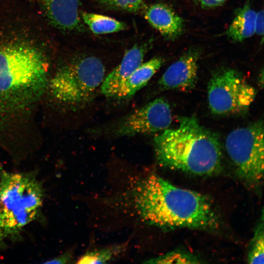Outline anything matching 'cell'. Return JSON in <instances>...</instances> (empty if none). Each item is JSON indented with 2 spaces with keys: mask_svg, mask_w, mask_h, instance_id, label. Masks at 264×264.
<instances>
[{
  "mask_svg": "<svg viewBox=\"0 0 264 264\" xmlns=\"http://www.w3.org/2000/svg\"><path fill=\"white\" fill-rule=\"evenodd\" d=\"M134 201L143 220L163 229L210 230L220 225L217 211L206 196L176 186L156 175L138 183Z\"/></svg>",
  "mask_w": 264,
  "mask_h": 264,
  "instance_id": "obj_1",
  "label": "cell"
},
{
  "mask_svg": "<svg viewBox=\"0 0 264 264\" xmlns=\"http://www.w3.org/2000/svg\"><path fill=\"white\" fill-rule=\"evenodd\" d=\"M178 125L154 138L157 160L161 166L199 176L220 170L222 152L218 136L202 126L196 116L180 117Z\"/></svg>",
  "mask_w": 264,
  "mask_h": 264,
  "instance_id": "obj_2",
  "label": "cell"
},
{
  "mask_svg": "<svg viewBox=\"0 0 264 264\" xmlns=\"http://www.w3.org/2000/svg\"><path fill=\"white\" fill-rule=\"evenodd\" d=\"M48 64L32 47L0 46V113L26 108L42 95L48 84Z\"/></svg>",
  "mask_w": 264,
  "mask_h": 264,
  "instance_id": "obj_3",
  "label": "cell"
},
{
  "mask_svg": "<svg viewBox=\"0 0 264 264\" xmlns=\"http://www.w3.org/2000/svg\"><path fill=\"white\" fill-rule=\"evenodd\" d=\"M43 199V186L34 173L0 171V250L21 237Z\"/></svg>",
  "mask_w": 264,
  "mask_h": 264,
  "instance_id": "obj_4",
  "label": "cell"
},
{
  "mask_svg": "<svg viewBox=\"0 0 264 264\" xmlns=\"http://www.w3.org/2000/svg\"><path fill=\"white\" fill-rule=\"evenodd\" d=\"M105 74L104 65L99 58L78 57L58 69L48 82L49 90L60 104L81 107L92 100Z\"/></svg>",
  "mask_w": 264,
  "mask_h": 264,
  "instance_id": "obj_5",
  "label": "cell"
},
{
  "mask_svg": "<svg viewBox=\"0 0 264 264\" xmlns=\"http://www.w3.org/2000/svg\"><path fill=\"white\" fill-rule=\"evenodd\" d=\"M264 124L258 121L231 132L225 148L238 176L250 185H256L264 178Z\"/></svg>",
  "mask_w": 264,
  "mask_h": 264,
  "instance_id": "obj_6",
  "label": "cell"
},
{
  "mask_svg": "<svg viewBox=\"0 0 264 264\" xmlns=\"http://www.w3.org/2000/svg\"><path fill=\"white\" fill-rule=\"evenodd\" d=\"M255 88L241 72L221 67L213 73L207 88L209 109L215 114H238L245 112L254 102Z\"/></svg>",
  "mask_w": 264,
  "mask_h": 264,
  "instance_id": "obj_7",
  "label": "cell"
},
{
  "mask_svg": "<svg viewBox=\"0 0 264 264\" xmlns=\"http://www.w3.org/2000/svg\"><path fill=\"white\" fill-rule=\"evenodd\" d=\"M172 122L170 105L157 98L120 119L113 132L119 137L154 133L169 128Z\"/></svg>",
  "mask_w": 264,
  "mask_h": 264,
  "instance_id": "obj_8",
  "label": "cell"
},
{
  "mask_svg": "<svg viewBox=\"0 0 264 264\" xmlns=\"http://www.w3.org/2000/svg\"><path fill=\"white\" fill-rule=\"evenodd\" d=\"M201 49L193 47L166 69L158 81L162 90L189 91L195 87L198 78V63Z\"/></svg>",
  "mask_w": 264,
  "mask_h": 264,
  "instance_id": "obj_9",
  "label": "cell"
},
{
  "mask_svg": "<svg viewBox=\"0 0 264 264\" xmlns=\"http://www.w3.org/2000/svg\"><path fill=\"white\" fill-rule=\"evenodd\" d=\"M148 45H135L125 53L120 64L103 80L101 86L103 95L108 98H113L124 81L142 63Z\"/></svg>",
  "mask_w": 264,
  "mask_h": 264,
  "instance_id": "obj_10",
  "label": "cell"
},
{
  "mask_svg": "<svg viewBox=\"0 0 264 264\" xmlns=\"http://www.w3.org/2000/svg\"><path fill=\"white\" fill-rule=\"evenodd\" d=\"M144 17L149 24L167 40L175 41L184 30L183 19L165 3L151 5L146 8Z\"/></svg>",
  "mask_w": 264,
  "mask_h": 264,
  "instance_id": "obj_11",
  "label": "cell"
},
{
  "mask_svg": "<svg viewBox=\"0 0 264 264\" xmlns=\"http://www.w3.org/2000/svg\"><path fill=\"white\" fill-rule=\"evenodd\" d=\"M49 21L67 31L81 30L79 0H39Z\"/></svg>",
  "mask_w": 264,
  "mask_h": 264,
  "instance_id": "obj_12",
  "label": "cell"
},
{
  "mask_svg": "<svg viewBox=\"0 0 264 264\" xmlns=\"http://www.w3.org/2000/svg\"><path fill=\"white\" fill-rule=\"evenodd\" d=\"M163 60L155 57L142 63L122 83L113 98L125 99L132 96L144 87L156 72L160 68Z\"/></svg>",
  "mask_w": 264,
  "mask_h": 264,
  "instance_id": "obj_13",
  "label": "cell"
},
{
  "mask_svg": "<svg viewBox=\"0 0 264 264\" xmlns=\"http://www.w3.org/2000/svg\"><path fill=\"white\" fill-rule=\"evenodd\" d=\"M256 14L249 1L238 9L226 32L227 37L234 42H241L252 37L255 33Z\"/></svg>",
  "mask_w": 264,
  "mask_h": 264,
  "instance_id": "obj_14",
  "label": "cell"
},
{
  "mask_svg": "<svg viewBox=\"0 0 264 264\" xmlns=\"http://www.w3.org/2000/svg\"><path fill=\"white\" fill-rule=\"evenodd\" d=\"M81 16L90 30L96 34L117 32L127 28L124 22L108 16L86 12H81Z\"/></svg>",
  "mask_w": 264,
  "mask_h": 264,
  "instance_id": "obj_15",
  "label": "cell"
},
{
  "mask_svg": "<svg viewBox=\"0 0 264 264\" xmlns=\"http://www.w3.org/2000/svg\"><path fill=\"white\" fill-rule=\"evenodd\" d=\"M247 261L249 264L264 263V214L258 223L248 247Z\"/></svg>",
  "mask_w": 264,
  "mask_h": 264,
  "instance_id": "obj_16",
  "label": "cell"
},
{
  "mask_svg": "<svg viewBox=\"0 0 264 264\" xmlns=\"http://www.w3.org/2000/svg\"><path fill=\"white\" fill-rule=\"evenodd\" d=\"M202 262L193 254L181 250H175L161 256L151 259L148 264H199Z\"/></svg>",
  "mask_w": 264,
  "mask_h": 264,
  "instance_id": "obj_17",
  "label": "cell"
},
{
  "mask_svg": "<svg viewBox=\"0 0 264 264\" xmlns=\"http://www.w3.org/2000/svg\"><path fill=\"white\" fill-rule=\"evenodd\" d=\"M120 246H111L107 248L88 251L84 254L77 262V264L107 263L120 252Z\"/></svg>",
  "mask_w": 264,
  "mask_h": 264,
  "instance_id": "obj_18",
  "label": "cell"
},
{
  "mask_svg": "<svg viewBox=\"0 0 264 264\" xmlns=\"http://www.w3.org/2000/svg\"><path fill=\"white\" fill-rule=\"evenodd\" d=\"M104 6L131 12H137L146 8L142 0H98Z\"/></svg>",
  "mask_w": 264,
  "mask_h": 264,
  "instance_id": "obj_19",
  "label": "cell"
},
{
  "mask_svg": "<svg viewBox=\"0 0 264 264\" xmlns=\"http://www.w3.org/2000/svg\"><path fill=\"white\" fill-rule=\"evenodd\" d=\"M204 9L214 8L221 6L227 0H192Z\"/></svg>",
  "mask_w": 264,
  "mask_h": 264,
  "instance_id": "obj_20",
  "label": "cell"
},
{
  "mask_svg": "<svg viewBox=\"0 0 264 264\" xmlns=\"http://www.w3.org/2000/svg\"><path fill=\"white\" fill-rule=\"evenodd\" d=\"M264 15L263 9L257 12L255 20V33L262 38L264 35Z\"/></svg>",
  "mask_w": 264,
  "mask_h": 264,
  "instance_id": "obj_21",
  "label": "cell"
},
{
  "mask_svg": "<svg viewBox=\"0 0 264 264\" xmlns=\"http://www.w3.org/2000/svg\"><path fill=\"white\" fill-rule=\"evenodd\" d=\"M72 256L69 253H65L59 257L55 258L48 261L46 264H66L69 263L71 260Z\"/></svg>",
  "mask_w": 264,
  "mask_h": 264,
  "instance_id": "obj_22",
  "label": "cell"
}]
</instances>
